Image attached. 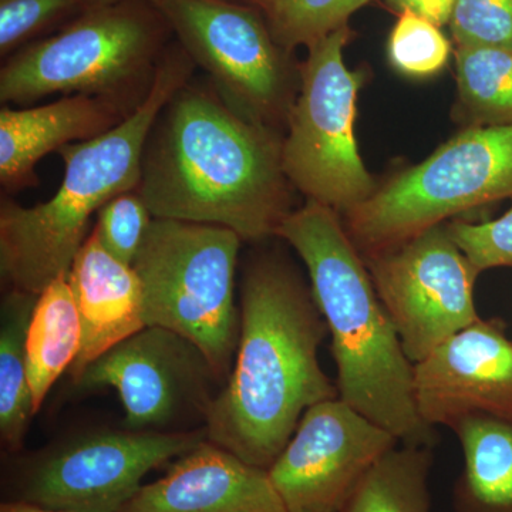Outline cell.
<instances>
[{"instance_id": "obj_18", "label": "cell", "mask_w": 512, "mask_h": 512, "mask_svg": "<svg viewBox=\"0 0 512 512\" xmlns=\"http://www.w3.org/2000/svg\"><path fill=\"white\" fill-rule=\"evenodd\" d=\"M450 429L464 456L454 484V511L512 512V419L468 414Z\"/></svg>"}, {"instance_id": "obj_17", "label": "cell", "mask_w": 512, "mask_h": 512, "mask_svg": "<svg viewBox=\"0 0 512 512\" xmlns=\"http://www.w3.org/2000/svg\"><path fill=\"white\" fill-rule=\"evenodd\" d=\"M82 326L72 380L90 363L146 328L143 289L133 265L124 264L90 232L69 276Z\"/></svg>"}, {"instance_id": "obj_13", "label": "cell", "mask_w": 512, "mask_h": 512, "mask_svg": "<svg viewBox=\"0 0 512 512\" xmlns=\"http://www.w3.org/2000/svg\"><path fill=\"white\" fill-rule=\"evenodd\" d=\"M399 443L335 397L306 410L268 473L288 512H342L367 471Z\"/></svg>"}, {"instance_id": "obj_27", "label": "cell", "mask_w": 512, "mask_h": 512, "mask_svg": "<svg viewBox=\"0 0 512 512\" xmlns=\"http://www.w3.org/2000/svg\"><path fill=\"white\" fill-rule=\"evenodd\" d=\"M90 0H0V52L8 55L30 37Z\"/></svg>"}, {"instance_id": "obj_19", "label": "cell", "mask_w": 512, "mask_h": 512, "mask_svg": "<svg viewBox=\"0 0 512 512\" xmlns=\"http://www.w3.org/2000/svg\"><path fill=\"white\" fill-rule=\"evenodd\" d=\"M82 343V326L67 276L37 296L26 339L28 375L35 413L63 372L73 366Z\"/></svg>"}, {"instance_id": "obj_24", "label": "cell", "mask_w": 512, "mask_h": 512, "mask_svg": "<svg viewBox=\"0 0 512 512\" xmlns=\"http://www.w3.org/2000/svg\"><path fill=\"white\" fill-rule=\"evenodd\" d=\"M387 53L397 72L421 79L443 70L451 45L440 26L412 12H403L390 33Z\"/></svg>"}, {"instance_id": "obj_10", "label": "cell", "mask_w": 512, "mask_h": 512, "mask_svg": "<svg viewBox=\"0 0 512 512\" xmlns=\"http://www.w3.org/2000/svg\"><path fill=\"white\" fill-rule=\"evenodd\" d=\"M205 440V427L80 436L26 464L18 478V500L72 512H120L150 471Z\"/></svg>"}, {"instance_id": "obj_23", "label": "cell", "mask_w": 512, "mask_h": 512, "mask_svg": "<svg viewBox=\"0 0 512 512\" xmlns=\"http://www.w3.org/2000/svg\"><path fill=\"white\" fill-rule=\"evenodd\" d=\"M370 0H265L264 12L272 36L286 52L309 47L343 26Z\"/></svg>"}, {"instance_id": "obj_3", "label": "cell", "mask_w": 512, "mask_h": 512, "mask_svg": "<svg viewBox=\"0 0 512 512\" xmlns=\"http://www.w3.org/2000/svg\"><path fill=\"white\" fill-rule=\"evenodd\" d=\"M308 268L330 336L339 397L406 446L437 441L414 402V365L338 212L308 200L276 231Z\"/></svg>"}, {"instance_id": "obj_15", "label": "cell", "mask_w": 512, "mask_h": 512, "mask_svg": "<svg viewBox=\"0 0 512 512\" xmlns=\"http://www.w3.org/2000/svg\"><path fill=\"white\" fill-rule=\"evenodd\" d=\"M120 512H288L268 470L210 440L175 458L163 477L141 485Z\"/></svg>"}, {"instance_id": "obj_5", "label": "cell", "mask_w": 512, "mask_h": 512, "mask_svg": "<svg viewBox=\"0 0 512 512\" xmlns=\"http://www.w3.org/2000/svg\"><path fill=\"white\" fill-rule=\"evenodd\" d=\"M167 20L147 0L84 9L56 35L26 45L0 70V101L35 103L53 94L138 104L165 52Z\"/></svg>"}, {"instance_id": "obj_25", "label": "cell", "mask_w": 512, "mask_h": 512, "mask_svg": "<svg viewBox=\"0 0 512 512\" xmlns=\"http://www.w3.org/2000/svg\"><path fill=\"white\" fill-rule=\"evenodd\" d=\"M93 232L101 245L124 264L133 265L154 217L137 190L123 192L99 211Z\"/></svg>"}, {"instance_id": "obj_14", "label": "cell", "mask_w": 512, "mask_h": 512, "mask_svg": "<svg viewBox=\"0 0 512 512\" xmlns=\"http://www.w3.org/2000/svg\"><path fill=\"white\" fill-rule=\"evenodd\" d=\"M414 402L429 426L468 414L512 419V340L501 318L477 320L414 363Z\"/></svg>"}, {"instance_id": "obj_12", "label": "cell", "mask_w": 512, "mask_h": 512, "mask_svg": "<svg viewBox=\"0 0 512 512\" xmlns=\"http://www.w3.org/2000/svg\"><path fill=\"white\" fill-rule=\"evenodd\" d=\"M215 382L220 377L200 348L158 326L123 340L73 379L79 390H116L124 426L137 431H165L192 414L205 421Z\"/></svg>"}, {"instance_id": "obj_28", "label": "cell", "mask_w": 512, "mask_h": 512, "mask_svg": "<svg viewBox=\"0 0 512 512\" xmlns=\"http://www.w3.org/2000/svg\"><path fill=\"white\" fill-rule=\"evenodd\" d=\"M447 229L480 274L487 269L512 268V208L498 220L483 224L456 221Z\"/></svg>"}, {"instance_id": "obj_20", "label": "cell", "mask_w": 512, "mask_h": 512, "mask_svg": "<svg viewBox=\"0 0 512 512\" xmlns=\"http://www.w3.org/2000/svg\"><path fill=\"white\" fill-rule=\"evenodd\" d=\"M37 296L10 289L0 320V434L18 450L35 413L28 375L26 339Z\"/></svg>"}, {"instance_id": "obj_6", "label": "cell", "mask_w": 512, "mask_h": 512, "mask_svg": "<svg viewBox=\"0 0 512 512\" xmlns=\"http://www.w3.org/2000/svg\"><path fill=\"white\" fill-rule=\"evenodd\" d=\"M242 239L215 225L154 218L133 268L147 326L190 340L227 382L241 332L235 272Z\"/></svg>"}, {"instance_id": "obj_16", "label": "cell", "mask_w": 512, "mask_h": 512, "mask_svg": "<svg viewBox=\"0 0 512 512\" xmlns=\"http://www.w3.org/2000/svg\"><path fill=\"white\" fill-rule=\"evenodd\" d=\"M137 104L73 94L42 106L0 110V184L6 191L39 184L36 164L53 151L92 140L126 119Z\"/></svg>"}, {"instance_id": "obj_2", "label": "cell", "mask_w": 512, "mask_h": 512, "mask_svg": "<svg viewBox=\"0 0 512 512\" xmlns=\"http://www.w3.org/2000/svg\"><path fill=\"white\" fill-rule=\"evenodd\" d=\"M328 332L311 289L291 268L274 259L249 266L237 355L205 417L207 439L268 470L306 410L339 397L319 363Z\"/></svg>"}, {"instance_id": "obj_9", "label": "cell", "mask_w": 512, "mask_h": 512, "mask_svg": "<svg viewBox=\"0 0 512 512\" xmlns=\"http://www.w3.org/2000/svg\"><path fill=\"white\" fill-rule=\"evenodd\" d=\"M157 8L222 100L268 126L288 120L296 96L288 53L265 16L234 0H160Z\"/></svg>"}, {"instance_id": "obj_26", "label": "cell", "mask_w": 512, "mask_h": 512, "mask_svg": "<svg viewBox=\"0 0 512 512\" xmlns=\"http://www.w3.org/2000/svg\"><path fill=\"white\" fill-rule=\"evenodd\" d=\"M448 23L458 46L512 52V0H457Z\"/></svg>"}, {"instance_id": "obj_7", "label": "cell", "mask_w": 512, "mask_h": 512, "mask_svg": "<svg viewBox=\"0 0 512 512\" xmlns=\"http://www.w3.org/2000/svg\"><path fill=\"white\" fill-rule=\"evenodd\" d=\"M512 198V124L471 127L346 214L360 254L397 247L460 212Z\"/></svg>"}, {"instance_id": "obj_29", "label": "cell", "mask_w": 512, "mask_h": 512, "mask_svg": "<svg viewBox=\"0 0 512 512\" xmlns=\"http://www.w3.org/2000/svg\"><path fill=\"white\" fill-rule=\"evenodd\" d=\"M393 9L412 12L437 26L450 22L457 0H386Z\"/></svg>"}, {"instance_id": "obj_11", "label": "cell", "mask_w": 512, "mask_h": 512, "mask_svg": "<svg viewBox=\"0 0 512 512\" xmlns=\"http://www.w3.org/2000/svg\"><path fill=\"white\" fill-rule=\"evenodd\" d=\"M365 264L413 365L481 319L474 302L480 272L443 225L366 256Z\"/></svg>"}, {"instance_id": "obj_32", "label": "cell", "mask_w": 512, "mask_h": 512, "mask_svg": "<svg viewBox=\"0 0 512 512\" xmlns=\"http://www.w3.org/2000/svg\"><path fill=\"white\" fill-rule=\"evenodd\" d=\"M248 2L255 3V5L261 6L262 3L265 2V0H248Z\"/></svg>"}, {"instance_id": "obj_30", "label": "cell", "mask_w": 512, "mask_h": 512, "mask_svg": "<svg viewBox=\"0 0 512 512\" xmlns=\"http://www.w3.org/2000/svg\"><path fill=\"white\" fill-rule=\"evenodd\" d=\"M0 512H72L66 510H57V508L43 507V505H37L32 503H26V501L15 500L8 501L0 505Z\"/></svg>"}, {"instance_id": "obj_31", "label": "cell", "mask_w": 512, "mask_h": 512, "mask_svg": "<svg viewBox=\"0 0 512 512\" xmlns=\"http://www.w3.org/2000/svg\"><path fill=\"white\" fill-rule=\"evenodd\" d=\"M92 2V5H103V3H113V2H119V0H90ZM147 2L154 3V5H157L160 0H147Z\"/></svg>"}, {"instance_id": "obj_22", "label": "cell", "mask_w": 512, "mask_h": 512, "mask_svg": "<svg viewBox=\"0 0 512 512\" xmlns=\"http://www.w3.org/2000/svg\"><path fill=\"white\" fill-rule=\"evenodd\" d=\"M456 67L460 101L476 127L512 124V52L458 46Z\"/></svg>"}, {"instance_id": "obj_8", "label": "cell", "mask_w": 512, "mask_h": 512, "mask_svg": "<svg viewBox=\"0 0 512 512\" xmlns=\"http://www.w3.org/2000/svg\"><path fill=\"white\" fill-rule=\"evenodd\" d=\"M349 37L346 25L308 47L282 144L289 183L336 212H348L376 192L353 133L363 76L343 62Z\"/></svg>"}, {"instance_id": "obj_1", "label": "cell", "mask_w": 512, "mask_h": 512, "mask_svg": "<svg viewBox=\"0 0 512 512\" xmlns=\"http://www.w3.org/2000/svg\"><path fill=\"white\" fill-rule=\"evenodd\" d=\"M282 144L190 80L151 128L137 192L158 220L215 225L242 241L276 237L292 212Z\"/></svg>"}, {"instance_id": "obj_4", "label": "cell", "mask_w": 512, "mask_h": 512, "mask_svg": "<svg viewBox=\"0 0 512 512\" xmlns=\"http://www.w3.org/2000/svg\"><path fill=\"white\" fill-rule=\"evenodd\" d=\"M194 67L180 43L165 49L150 90L126 119L99 137L57 151L64 175L49 201L22 207L2 200L0 272L10 289L39 296L57 278L69 276L93 215L117 195L137 190L151 128L190 82Z\"/></svg>"}, {"instance_id": "obj_21", "label": "cell", "mask_w": 512, "mask_h": 512, "mask_svg": "<svg viewBox=\"0 0 512 512\" xmlns=\"http://www.w3.org/2000/svg\"><path fill=\"white\" fill-rule=\"evenodd\" d=\"M430 447L396 446L367 471L342 512H430Z\"/></svg>"}]
</instances>
